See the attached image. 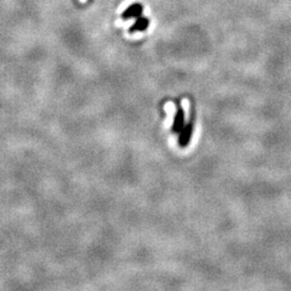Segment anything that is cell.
I'll use <instances>...</instances> for the list:
<instances>
[{
  "label": "cell",
  "instance_id": "1",
  "mask_svg": "<svg viewBox=\"0 0 291 291\" xmlns=\"http://www.w3.org/2000/svg\"><path fill=\"white\" fill-rule=\"evenodd\" d=\"M192 132H193L192 123H188L186 125H184V128L180 132V135H179V146L183 148L189 145L192 136Z\"/></svg>",
  "mask_w": 291,
  "mask_h": 291
},
{
  "label": "cell",
  "instance_id": "2",
  "mask_svg": "<svg viewBox=\"0 0 291 291\" xmlns=\"http://www.w3.org/2000/svg\"><path fill=\"white\" fill-rule=\"evenodd\" d=\"M184 128V113L183 110L179 108L174 117L173 122V132L174 133H180L182 129Z\"/></svg>",
  "mask_w": 291,
  "mask_h": 291
},
{
  "label": "cell",
  "instance_id": "3",
  "mask_svg": "<svg viewBox=\"0 0 291 291\" xmlns=\"http://www.w3.org/2000/svg\"><path fill=\"white\" fill-rule=\"evenodd\" d=\"M141 11H143V7H141L140 5L136 4V5H133L132 7H130V8L126 10L125 14L124 16L126 18H131V17H137L139 16V14L141 13Z\"/></svg>",
  "mask_w": 291,
  "mask_h": 291
},
{
  "label": "cell",
  "instance_id": "4",
  "mask_svg": "<svg viewBox=\"0 0 291 291\" xmlns=\"http://www.w3.org/2000/svg\"><path fill=\"white\" fill-rule=\"evenodd\" d=\"M148 26H149V21L147 19L141 18V19L137 20V22L135 24H134L132 29L133 31H145Z\"/></svg>",
  "mask_w": 291,
  "mask_h": 291
},
{
  "label": "cell",
  "instance_id": "5",
  "mask_svg": "<svg viewBox=\"0 0 291 291\" xmlns=\"http://www.w3.org/2000/svg\"><path fill=\"white\" fill-rule=\"evenodd\" d=\"M80 2H81V3H85V2H86V0H80Z\"/></svg>",
  "mask_w": 291,
  "mask_h": 291
}]
</instances>
